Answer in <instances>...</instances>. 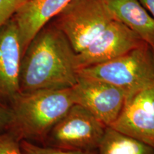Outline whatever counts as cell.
<instances>
[{"instance_id":"cell-7","label":"cell","mask_w":154,"mask_h":154,"mask_svg":"<svg viewBox=\"0 0 154 154\" xmlns=\"http://www.w3.org/2000/svg\"><path fill=\"white\" fill-rule=\"evenodd\" d=\"M146 43L134 31L114 19L94 41L76 54L77 69L106 62Z\"/></svg>"},{"instance_id":"cell-17","label":"cell","mask_w":154,"mask_h":154,"mask_svg":"<svg viewBox=\"0 0 154 154\" xmlns=\"http://www.w3.org/2000/svg\"><path fill=\"white\" fill-rule=\"evenodd\" d=\"M139 2L154 19V0H139Z\"/></svg>"},{"instance_id":"cell-1","label":"cell","mask_w":154,"mask_h":154,"mask_svg":"<svg viewBox=\"0 0 154 154\" xmlns=\"http://www.w3.org/2000/svg\"><path fill=\"white\" fill-rule=\"evenodd\" d=\"M76 54L66 36L50 21L23 54L19 92L72 88L79 77Z\"/></svg>"},{"instance_id":"cell-8","label":"cell","mask_w":154,"mask_h":154,"mask_svg":"<svg viewBox=\"0 0 154 154\" xmlns=\"http://www.w3.org/2000/svg\"><path fill=\"white\" fill-rule=\"evenodd\" d=\"M110 127L154 149V85L127 97Z\"/></svg>"},{"instance_id":"cell-6","label":"cell","mask_w":154,"mask_h":154,"mask_svg":"<svg viewBox=\"0 0 154 154\" xmlns=\"http://www.w3.org/2000/svg\"><path fill=\"white\" fill-rule=\"evenodd\" d=\"M72 90L74 104L85 108L106 126L116 120L126 101L121 88L96 79L79 76Z\"/></svg>"},{"instance_id":"cell-18","label":"cell","mask_w":154,"mask_h":154,"mask_svg":"<svg viewBox=\"0 0 154 154\" xmlns=\"http://www.w3.org/2000/svg\"><path fill=\"white\" fill-rule=\"evenodd\" d=\"M151 49H152V52H153V59H154V45L151 46Z\"/></svg>"},{"instance_id":"cell-15","label":"cell","mask_w":154,"mask_h":154,"mask_svg":"<svg viewBox=\"0 0 154 154\" xmlns=\"http://www.w3.org/2000/svg\"><path fill=\"white\" fill-rule=\"evenodd\" d=\"M0 154H22L20 140L11 132L0 134Z\"/></svg>"},{"instance_id":"cell-2","label":"cell","mask_w":154,"mask_h":154,"mask_svg":"<svg viewBox=\"0 0 154 154\" xmlns=\"http://www.w3.org/2000/svg\"><path fill=\"white\" fill-rule=\"evenodd\" d=\"M74 104L72 88L19 92L9 104L13 115L9 132L20 141L42 145L48 133Z\"/></svg>"},{"instance_id":"cell-11","label":"cell","mask_w":154,"mask_h":154,"mask_svg":"<svg viewBox=\"0 0 154 154\" xmlns=\"http://www.w3.org/2000/svg\"><path fill=\"white\" fill-rule=\"evenodd\" d=\"M115 19L134 31L150 46L154 45V19L139 0H103Z\"/></svg>"},{"instance_id":"cell-16","label":"cell","mask_w":154,"mask_h":154,"mask_svg":"<svg viewBox=\"0 0 154 154\" xmlns=\"http://www.w3.org/2000/svg\"><path fill=\"white\" fill-rule=\"evenodd\" d=\"M12 119V111L9 105L0 102V134L9 131Z\"/></svg>"},{"instance_id":"cell-9","label":"cell","mask_w":154,"mask_h":154,"mask_svg":"<svg viewBox=\"0 0 154 154\" xmlns=\"http://www.w3.org/2000/svg\"><path fill=\"white\" fill-rule=\"evenodd\" d=\"M23 51L18 29L11 18L0 26V102L9 104L19 93Z\"/></svg>"},{"instance_id":"cell-5","label":"cell","mask_w":154,"mask_h":154,"mask_svg":"<svg viewBox=\"0 0 154 154\" xmlns=\"http://www.w3.org/2000/svg\"><path fill=\"white\" fill-rule=\"evenodd\" d=\"M106 127L85 108L74 104L48 133L42 146L72 151H97Z\"/></svg>"},{"instance_id":"cell-12","label":"cell","mask_w":154,"mask_h":154,"mask_svg":"<svg viewBox=\"0 0 154 154\" xmlns=\"http://www.w3.org/2000/svg\"><path fill=\"white\" fill-rule=\"evenodd\" d=\"M97 154H154V149L108 126L97 149Z\"/></svg>"},{"instance_id":"cell-4","label":"cell","mask_w":154,"mask_h":154,"mask_svg":"<svg viewBox=\"0 0 154 154\" xmlns=\"http://www.w3.org/2000/svg\"><path fill=\"white\" fill-rule=\"evenodd\" d=\"M114 19L103 0H72L51 22L79 53Z\"/></svg>"},{"instance_id":"cell-3","label":"cell","mask_w":154,"mask_h":154,"mask_svg":"<svg viewBox=\"0 0 154 154\" xmlns=\"http://www.w3.org/2000/svg\"><path fill=\"white\" fill-rule=\"evenodd\" d=\"M78 76L109 83L121 88L128 97L154 85V59L151 46L144 43L112 60L79 69Z\"/></svg>"},{"instance_id":"cell-14","label":"cell","mask_w":154,"mask_h":154,"mask_svg":"<svg viewBox=\"0 0 154 154\" xmlns=\"http://www.w3.org/2000/svg\"><path fill=\"white\" fill-rule=\"evenodd\" d=\"M31 0H0V26L12 18L15 13Z\"/></svg>"},{"instance_id":"cell-10","label":"cell","mask_w":154,"mask_h":154,"mask_svg":"<svg viewBox=\"0 0 154 154\" xmlns=\"http://www.w3.org/2000/svg\"><path fill=\"white\" fill-rule=\"evenodd\" d=\"M72 0H31L12 18L18 29L23 54L39 30L51 21Z\"/></svg>"},{"instance_id":"cell-13","label":"cell","mask_w":154,"mask_h":154,"mask_svg":"<svg viewBox=\"0 0 154 154\" xmlns=\"http://www.w3.org/2000/svg\"><path fill=\"white\" fill-rule=\"evenodd\" d=\"M20 147L22 154H97V151H72L60 149L39 145L28 140H21Z\"/></svg>"}]
</instances>
